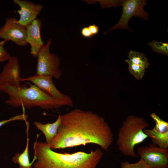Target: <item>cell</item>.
<instances>
[{
	"instance_id": "19",
	"label": "cell",
	"mask_w": 168,
	"mask_h": 168,
	"mask_svg": "<svg viewBox=\"0 0 168 168\" xmlns=\"http://www.w3.org/2000/svg\"><path fill=\"white\" fill-rule=\"evenodd\" d=\"M152 49L155 52L168 55V43L153 40L148 42Z\"/></svg>"
},
{
	"instance_id": "16",
	"label": "cell",
	"mask_w": 168,
	"mask_h": 168,
	"mask_svg": "<svg viewBox=\"0 0 168 168\" xmlns=\"http://www.w3.org/2000/svg\"><path fill=\"white\" fill-rule=\"evenodd\" d=\"M129 60L134 64L144 69H147L149 65V63L145 55L138 51L130 50L128 53Z\"/></svg>"
},
{
	"instance_id": "8",
	"label": "cell",
	"mask_w": 168,
	"mask_h": 168,
	"mask_svg": "<svg viewBox=\"0 0 168 168\" xmlns=\"http://www.w3.org/2000/svg\"><path fill=\"white\" fill-rule=\"evenodd\" d=\"M137 153L150 168H168V149L153 143L138 147Z\"/></svg>"
},
{
	"instance_id": "5",
	"label": "cell",
	"mask_w": 168,
	"mask_h": 168,
	"mask_svg": "<svg viewBox=\"0 0 168 168\" xmlns=\"http://www.w3.org/2000/svg\"><path fill=\"white\" fill-rule=\"evenodd\" d=\"M51 44V40L49 39L38 52L36 74L49 75L58 80L62 74L60 68V58L56 54L50 53Z\"/></svg>"
},
{
	"instance_id": "18",
	"label": "cell",
	"mask_w": 168,
	"mask_h": 168,
	"mask_svg": "<svg viewBox=\"0 0 168 168\" xmlns=\"http://www.w3.org/2000/svg\"><path fill=\"white\" fill-rule=\"evenodd\" d=\"M125 62L128 64V69L130 73L133 75L137 80L142 79L144 75L145 69L134 64L129 59H126Z\"/></svg>"
},
{
	"instance_id": "22",
	"label": "cell",
	"mask_w": 168,
	"mask_h": 168,
	"mask_svg": "<svg viewBox=\"0 0 168 168\" xmlns=\"http://www.w3.org/2000/svg\"><path fill=\"white\" fill-rule=\"evenodd\" d=\"M4 44L0 42V62L7 61L12 57L4 47Z\"/></svg>"
},
{
	"instance_id": "12",
	"label": "cell",
	"mask_w": 168,
	"mask_h": 168,
	"mask_svg": "<svg viewBox=\"0 0 168 168\" xmlns=\"http://www.w3.org/2000/svg\"><path fill=\"white\" fill-rule=\"evenodd\" d=\"M41 20L36 19L26 26V41L30 47V52L34 57H37L38 52L44 44L41 37L40 30L42 27Z\"/></svg>"
},
{
	"instance_id": "4",
	"label": "cell",
	"mask_w": 168,
	"mask_h": 168,
	"mask_svg": "<svg viewBox=\"0 0 168 168\" xmlns=\"http://www.w3.org/2000/svg\"><path fill=\"white\" fill-rule=\"evenodd\" d=\"M149 124L142 117L133 115L127 117L119 129L116 144L124 155L136 157L134 148L148 137L143 130Z\"/></svg>"
},
{
	"instance_id": "6",
	"label": "cell",
	"mask_w": 168,
	"mask_h": 168,
	"mask_svg": "<svg viewBox=\"0 0 168 168\" xmlns=\"http://www.w3.org/2000/svg\"><path fill=\"white\" fill-rule=\"evenodd\" d=\"M121 5L122 7V12L118 23L109 31L119 28L127 29L133 31L128 26V23L130 18L133 16L142 19L144 20H148V16L147 13L144 10V7L147 4L145 0H122Z\"/></svg>"
},
{
	"instance_id": "7",
	"label": "cell",
	"mask_w": 168,
	"mask_h": 168,
	"mask_svg": "<svg viewBox=\"0 0 168 168\" xmlns=\"http://www.w3.org/2000/svg\"><path fill=\"white\" fill-rule=\"evenodd\" d=\"M52 78L49 75L35 74L26 78H22L21 81L31 82L40 89L54 99L61 106H73V103L72 98L69 96L58 90L53 82Z\"/></svg>"
},
{
	"instance_id": "11",
	"label": "cell",
	"mask_w": 168,
	"mask_h": 168,
	"mask_svg": "<svg viewBox=\"0 0 168 168\" xmlns=\"http://www.w3.org/2000/svg\"><path fill=\"white\" fill-rule=\"evenodd\" d=\"M13 2L20 7L16 11L20 16L18 22L25 27L36 19L44 7L42 5L29 0H13Z\"/></svg>"
},
{
	"instance_id": "3",
	"label": "cell",
	"mask_w": 168,
	"mask_h": 168,
	"mask_svg": "<svg viewBox=\"0 0 168 168\" xmlns=\"http://www.w3.org/2000/svg\"><path fill=\"white\" fill-rule=\"evenodd\" d=\"M0 91L8 95V99L5 102L13 107H21L24 109H30L39 107L49 110L61 107L54 99L34 84H30L28 87L25 85L19 87L10 85L0 86Z\"/></svg>"
},
{
	"instance_id": "2",
	"label": "cell",
	"mask_w": 168,
	"mask_h": 168,
	"mask_svg": "<svg viewBox=\"0 0 168 168\" xmlns=\"http://www.w3.org/2000/svg\"><path fill=\"white\" fill-rule=\"evenodd\" d=\"M38 137L37 135L33 147L36 159L33 165L34 168H96L103 155L99 149L89 153H58L51 149L45 142L38 141Z\"/></svg>"
},
{
	"instance_id": "13",
	"label": "cell",
	"mask_w": 168,
	"mask_h": 168,
	"mask_svg": "<svg viewBox=\"0 0 168 168\" xmlns=\"http://www.w3.org/2000/svg\"><path fill=\"white\" fill-rule=\"evenodd\" d=\"M61 114L58 115L57 119L53 123L44 124L37 121H35L33 124L38 130L41 131L46 139L45 142L49 144L56 136L61 120Z\"/></svg>"
},
{
	"instance_id": "14",
	"label": "cell",
	"mask_w": 168,
	"mask_h": 168,
	"mask_svg": "<svg viewBox=\"0 0 168 168\" xmlns=\"http://www.w3.org/2000/svg\"><path fill=\"white\" fill-rule=\"evenodd\" d=\"M26 143L25 149L22 153H16L12 159V161L15 164L18 165L19 168H33L32 166L36 159L35 156L31 162H30L29 156V142L28 137L29 124L28 122H26Z\"/></svg>"
},
{
	"instance_id": "9",
	"label": "cell",
	"mask_w": 168,
	"mask_h": 168,
	"mask_svg": "<svg viewBox=\"0 0 168 168\" xmlns=\"http://www.w3.org/2000/svg\"><path fill=\"white\" fill-rule=\"evenodd\" d=\"M26 36V27L20 24L15 16L7 18L0 28V39L4 40V44L11 40L19 46H25L27 44Z\"/></svg>"
},
{
	"instance_id": "21",
	"label": "cell",
	"mask_w": 168,
	"mask_h": 168,
	"mask_svg": "<svg viewBox=\"0 0 168 168\" xmlns=\"http://www.w3.org/2000/svg\"><path fill=\"white\" fill-rule=\"evenodd\" d=\"M23 112L21 114L16 115L8 119L0 121V127L5 124L13 121L16 120H23L25 122L27 121L28 115L25 112V109H23Z\"/></svg>"
},
{
	"instance_id": "10",
	"label": "cell",
	"mask_w": 168,
	"mask_h": 168,
	"mask_svg": "<svg viewBox=\"0 0 168 168\" xmlns=\"http://www.w3.org/2000/svg\"><path fill=\"white\" fill-rule=\"evenodd\" d=\"M20 72L18 59L15 56H12L0 73V86L10 85L20 86L22 79Z\"/></svg>"
},
{
	"instance_id": "1",
	"label": "cell",
	"mask_w": 168,
	"mask_h": 168,
	"mask_svg": "<svg viewBox=\"0 0 168 168\" xmlns=\"http://www.w3.org/2000/svg\"><path fill=\"white\" fill-rule=\"evenodd\" d=\"M113 141V133L104 118L76 108L61 115L57 134L47 145L53 150L93 143L107 151Z\"/></svg>"
},
{
	"instance_id": "15",
	"label": "cell",
	"mask_w": 168,
	"mask_h": 168,
	"mask_svg": "<svg viewBox=\"0 0 168 168\" xmlns=\"http://www.w3.org/2000/svg\"><path fill=\"white\" fill-rule=\"evenodd\" d=\"M144 133L151 138L152 143L158 147L164 149L168 148V131L164 133H158L153 128H145Z\"/></svg>"
},
{
	"instance_id": "24",
	"label": "cell",
	"mask_w": 168,
	"mask_h": 168,
	"mask_svg": "<svg viewBox=\"0 0 168 168\" xmlns=\"http://www.w3.org/2000/svg\"><path fill=\"white\" fill-rule=\"evenodd\" d=\"M88 28L93 36L97 34L99 32V27L95 24L90 25L88 26Z\"/></svg>"
},
{
	"instance_id": "17",
	"label": "cell",
	"mask_w": 168,
	"mask_h": 168,
	"mask_svg": "<svg viewBox=\"0 0 168 168\" xmlns=\"http://www.w3.org/2000/svg\"><path fill=\"white\" fill-rule=\"evenodd\" d=\"M151 117L155 123V126L152 128L156 132L164 133L168 131V122L161 119L155 113L150 114Z\"/></svg>"
},
{
	"instance_id": "23",
	"label": "cell",
	"mask_w": 168,
	"mask_h": 168,
	"mask_svg": "<svg viewBox=\"0 0 168 168\" xmlns=\"http://www.w3.org/2000/svg\"><path fill=\"white\" fill-rule=\"evenodd\" d=\"M81 34L83 37L86 38H89L93 36L91 33L88 26H85L82 28Z\"/></svg>"
},
{
	"instance_id": "20",
	"label": "cell",
	"mask_w": 168,
	"mask_h": 168,
	"mask_svg": "<svg viewBox=\"0 0 168 168\" xmlns=\"http://www.w3.org/2000/svg\"><path fill=\"white\" fill-rule=\"evenodd\" d=\"M120 168H150L141 159L137 162L131 163L127 161L121 162Z\"/></svg>"
}]
</instances>
